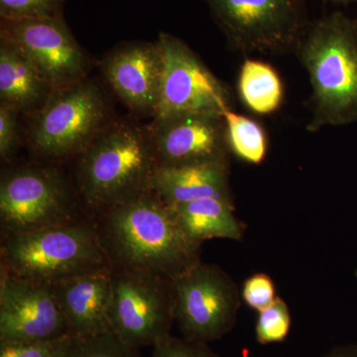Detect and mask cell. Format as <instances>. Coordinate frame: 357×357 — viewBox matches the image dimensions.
Listing matches in <instances>:
<instances>
[{
    "instance_id": "obj_1",
    "label": "cell",
    "mask_w": 357,
    "mask_h": 357,
    "mask_svg": "<svg viewBox=\"0 0 357 357\" xmlns=\"http://www.w3.org/2000/svg\"><path fill=\"white\" fill-rule=\"evenodd\" d=\"M98 215L96 232L112 269L174 280L201 262L202 243L185 231L175 208L153 192Z\"/></svg>"
},
{
    "instance_id": "obj_2",
    "label": "cell",
    "mask_w": 357,
    "mask_h": 357,
    "mask_svg": "<svg viewBox=\"0 0 357 357\" xmlns=\"http://www.w3.org/2000/svg\"><path fill=\"white\" fill-rule=\"evenodd\" d=\"M311 84L310 132L357 119V22L333 13L310 23L295 52Z\"/></svg>"
},
{
    "instance_id": "obj_3",
    "label": "cell",
    "mask_w": 357,
    "mask_h": 357,
    "mask_svg": "<svg viewBox=\"0 0 357 357\" xmlns=\"http://www.w3.org/2000/svg\"><path fill=\"white\" fill-rule=\"evenodd\" d=\"M158 168L149 128L112 122L77 156V185L98 213L152 192Z\"/></svg>"
},
{
    "instance_id": "obj_4",
    "label": "cell",
    "mask_w": 357,
    "mask_h": 357,
    "mask_svg": "<svg viewBox=\"0 0 357 357\" xmlns=\"http://www.w3.org/2000/svg\"><path fill=\"white\" fill-rule=\"evenodd\" d=\"M1 268L18 278L51 286L89 272L112 269L95 223L76 222L6 234Z\"/></svg>"
},
{
    "instance_id": "obj_5",
    "label": "cell",
    "mask_w": 357,
    "mask_h": 357,
    "mask_svg": "<svg viewBox=\"0 0 357 357\" xmlns=\"http://www.w3.org/2000/svg\"><path fill=\"white\" fill-rule=\"evenodd\" d=\"M230 46L243 54L295 53L310 21L306 0H206Z\"/></svg>"
},
{
    "instance_id": "obj_6",
    "label": "cell",
    "mask_w": 357,
    "mask_h": 357,
    "mask_svg": "<svg viewBox=\"0 0 357 357\" xmlns=\"http://www.w3.org/2000/svg\"><path fill=\"white\" fill-rule=\"evenodd\" d=\"M107 114L102 89L84 79L52 93L35 112L30 142L45 158L77 157L109 123Z\"/></svg>"
},
{
    "instance_id": "obj_7",
    "label": "cell",
    "mask_w": 357,
    "mask_h": 357,
    "mask_svg": "<svg viewBox=\"0 0 357 357\" xmlns=\"http://www.w3.org/2000/svg\"><path fill=\"white\" fill-rule=\"evenodd\" d=\"M175 311L173 279L138 270L112 269L110 330L124 344L140 349L170 337Z\"/></svg>"
},
{
    "instance_id": "obj_8",
    "label": "cell",
    "mask_w": 357,
    "mask_h": 357,
    "mask_svg": "<svg viewBox=\"0 0 357 357\" xmlns=\"http://www.w3.org/2000/svg\"><path fill=\"white\" fill-rule=\"evenodd\" d=\"M174 286L176 323L185 340L208 344L236 325L241 295L222 268L201 261L174 279Z\"/></svg>"
},
{
    "instance_id": "obj_9",
    "label": "cell",
    "mask_w": 357,
    "mask_h": 357,
    "mask_svg": "<svg viewBox=\"0 0 357 357\" xmlns=\"http://www.w3.org/2000/svg\"><path fill=\"white\" fill-rule=\"evenodd\" d=\"M73 211L68 184L54 169L22 166L2 176L0 218L6 234L75 222Z\"/></svg>"
},
{
    "instance_id": "obj_10",
    "label": "cell",
    "mask_w": 357,
    "mask_h": 357,
    "mask_svg": "<svg viewBox=\"0 0 357 357\" xmlns=\"http://www.w3.org/2000/svg\"><path fill=\"white\" fill-rule=\"evenodd\" d=\"M157 42L163 58V73L154 119L183 114L223 119L225 112L232 110L229 88L184 41L161 33Z\"/></svg>"
},
{
    "instance_id": "obj_11",
    "label": "cell",
    "mask_w": 357,
    "mask_h": 357,
    "mask_svg": "<svg viewBox=\"0 0 357 357\" xmlns=\"http://www.w3.org/2000/svg\"><path fill=\"white\" fill-rule=\"evenodd\" d=\"M0 35L24 53L53 91L84 79L88 59L64 18L1 20Z\"/></svg>"
},
{
    "instance_id": "obj_12",
    "label": "cell",
    "mask_w": 357,
    "mask_h": 357,
    "mask_svg": "<svg viewBox=\"0 0 357 357\" xmlns=\"http://www.w3.org/2000/svg\"><path fill=\"white\" fill-rule=\"evenodd\" d=\"M70 335L53 287L24 280L1 268L0 342H38Z\"/></svg>"
},
{
    "instance_id": "obj_13",
    "label": "cell",
    "mask_w": 357,
    "mask_h": 357,
    "mask_svg": "<svg viewBox=\"0 0 357 357\" xmlns=\"http://www.w3.org/2000/svg\"><path fill=\"white\" fill-rule=\"evenodd\" d=\"M158 167L229 163L223 119L183 114L154 119L149 126Z\"/></svg>"
},
{
    "instance_id": "obj_14",
    "label": "cell",
    "mask_w": 357,
    "mask_h": 357,
    "mask_svg": "<svg viewBox=\"0 0 357 357\" xmlns=\"http://www.w3.org/2000/svg\"><path fill=\"white\" fill-rule=\"evenodd\" d=\"M102 70L107 83L129 109L154 116L163 73L158 42L121 45L105 58Z\"/></svg>"
},
{
    "instance_id": "obj_15",
    "label": "cell",
    "mask_w": 357,
    "mask_h": 357,
    "mask_svg": "<svg viewBox=\"0 0 357 357\" xmlns=\"http://www.w3.org/2000/svg\"><path fill=\"white\" fill-rule=\"evenodd\" d=\"M52 287L73 337L112 332L109 319L112 269L79 275Z\"/></svg>"
},
{
    "instance_id": "obj_16",
    "label": "cell",
    "mask_w": 357,
    "mask_h": 357,
    "mask_svg": "<svg viewBox=\"0 0 357 357\" xmlns=\"http://www.w3.org/2000/svg\"><path fill=\"white\" fill-rule=\"evenodd\" d=\"M151 190L172 208L211 197L232 201L229 163L158 167L152 177Z\"/></svg>"
},
{
    "instance_id": "obj_17",
    "label": "cell",
    "mask_w": 357,
    "mask_h": 357,
    "mask_svg": "<svg viewBox=\"0 0 357 357\" xmlns=\"http://www.w3.org/2000/svg\"><path fill=\"white\" fill-rule=\"evenodd\" d=\"M53 89L11 40L0 35V105L16 112H37Z\"/></svg>"
},
{
    "instance_id": "obj_18",
    "label": "cell",
    "mask_w": 357,
    "mask_h": 357,
    "mask_svg": "<svg viewBox=\"0 0 357 357\" xmlns=\"http://www.w3.org/2000/svg\"><path fill=\"white\" fill-rule=\"evenodd\" d=\"M174 208L183 229L199 243L213 238L243 239V227L234 215V201L211 197Z\"/></svg>"
},
{
    "instance_id": "obj_19",
    "label": "cell",
    "mask_w": 357,
    "mask_h": 357,
    "mask_svg": "<svg viewBox=\"0 0 357 357\" xmlns=\"http://www.w3.org/2000/svg\"><path fill=\"white\" fill-rule=\"evenodd\" d=\"M241 102L256 114H271L284 102V84L278 72L263 61L248 58L241 65L237 79Z\"/></svg>"
},
{
    "instance_id": "obj_20",
    "label": "cell",
    "mask_w": 357,
    "mask_h": 357,
    "mask_svg": "<svg viewBox=\"0 0 357 357\" xmlns=\"http://www.w3.org/2000/svg\"><path fill=\"white\" fill-rule=\"evenodd\" d=\"M223 121L229 151L245 163L261 164L268 152L267 135L261 124L234 110L225 112Z\"/></svg>"
},
{
    "instance_id": "obj_21",
    "label": "cell",
    "mask_w": 357,
    "mask_h": 357,
    "mask_svg": "<svg viewBox=\"0 0 357 357\" xmlns=\"http://www.w3.org/2000/svg\"><path fill=\"white\" fill-rule=\"evenodd\" d=\"M64 357H142L139 349L129 347L112 332L72 338Z\"/></svg>"
},
{
    "instance_id": "obj_22",
    "label": "cell",
    "mask_w": 357,
    "mask_h": 357,
    "mask_svg": "<svg viewBox=\"0 0 357 357\" xmlns=\"http://www.w3.org/2000/svg\"><path fill=\"white\" fill-rule=\"evenodd\" d=\"M256 338L261 344H275L285 340L291 330V314L285 301L276 298L273 304L258 312Z\"/></svg>"
},
{
    "instance_id": "obj_23",
    "label": "cell",
    "mask_w": 357,
    "mask_h": 357,
    "mask_svg": "<svg viewBox=\"0 0 357 357\" xmlns=\"http://www.w3.org/2000/svg\"><path fill=\"white\" fill-rule=\"evenodd\" d=\"M64 0H0L1 20L23 21L63 17Z\"/></svg>"
},
{
    "instance_id": "obj_24",
    "label": "cell",
    "mask_w": 357,
    "mask_h": 357,
    "mask_svg": "<svg viewBox=\"0 0 357 357\" xmlns=\"http://www.w3.org/2000/svg\"><path fill=\"white\" fill-rule=\"evenodd\" d=\"M72 338V335H66L38 342H0V357H64Z\"/></svg>"
},
{
    "instance_id": "obj_25",
    "label": "cell",
    "mask_w": 357,
    "mask_h": 357,
    "mask_svg": "<svg viewBox=\"0 0 357 357\" xmlns=\"http://www.w3.org/2000/svg\"><path fill=\"white\" fill-rule=\"evenodd\" d=\"M241 298L246 305L260 312L273 304L276 300L274 282L266 274L258 273L244 282Z\"/></svg>"
},
{
    "instance_id": "obj_26",
    "label": "cell",
    "mask_w": 357,
    "mask_h": 357,
    "mask_svg": "<svg viewBox=\"0 0 357 357\" xmlns=\"http://www.w3.org/2000/svg\"><path fill=\"white\" fill-rule=\"evenodd\" d=\"M151 357H220L208 344L191 342L172 335L153 345Z\"/></svg>"
},
{
    "instance_id": "obj_27",
    "label": "cell",
    "mask_w": 357,
    "mask_h": 357,
    "mask_svg": "<svg viewBox=\"0 0 357 357\" xmlns=\"http://www.w3.org/2000/svg\"><path fill=\"white\" fill-rule=\"evenodd\" d=\"M17 114L15 110L0 105V156L10 158L18 144Z\"/></svg>"
},
{
    "instance_id": "obj_28",
    "label": "cell",
    "mask_w": 357,
    "mask_h": 357,
    "mask_svg": "<svg viewBox=\"0 0 357 357\" xmlns=\"http://www.w3.org/2000/svg\"><path fill=\"white\" fill-rule=\"evenodd\" d=\"M326 357H357L356 354H349V352H333Z\"/></svg>"
},
{
    "instance_id": "obj_29",
    "label": "cell",
    "mask_w": 357,
    "mask_h": 357,
    "mask_svg": "<svg viewBox=\"0 0 357 357\" xmlns=\"http://www.w3.org/2000/svg\"><path fill=\"white\" fill-rule=\"evenodd\" d=\"M323 1L331 2V3H349V2L356 1V0H323Z\"/></svg>"
}]
</instances>
